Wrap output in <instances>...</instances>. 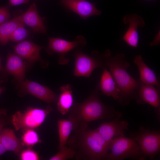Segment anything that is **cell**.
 Masks as SVG:
<instances>
[{
	"label": "cell",
	"instance_id": "26",
	"mask_svg": "<svg viewBox=\"0 0 160 160\" xmlns=\"http://www.w3.org/2000/svg\"><path fill=\"white\" fill-rule=\"evenodd\" d=\"M19 155L20 159L22 160H38L40 159L38 153L30 148L23 150Z\"/></svg>",
	"mask_w": 160,
	"mask_h": 160
},
{
	"label": "cell",
	"instance_id": "15",
	"mask_svg": "<svg viewBox=\"0 0 160 160\" xmlns=\"http://www.w3.org/2000/svg\"><path fill=\"white\" fill-rule=\"evenodd\" d=\"M44 47L31 41L25 40L14 46L13 49L15 53L32 63L41 60L40 52Z\"/></svg>",
	"mask_w": 160,
	"mask_h": 160
},
{
	"label": "cell",
	"instance_id": "2",
	"mask_svg": "<svg viewBox=\"0 0 160 160\" xmlns=\"http://www.w3.org/2000/svg\"><path fill=\"white\" fill-rule=\"evenodd\" d=\"M125 57L123 53L113 56L112 52L109 49H107L103 55L105 65L108 68L119 92V103L123 106L128 105L130 101L135 99L137 83V80L127 71L130 65L125 60Z\"/></svg>",
	"mask_w": 160,
	"mask_h": 160
},
{
	"label": "cell",
	"instance_id": "27",
	"mask_svg": "<svg viewBox=\"0 0 160 160\" xmlns=\"http://www.w3.org/2000/svg\"><path fill=\"white\" fill-rule=\"evenodd\" d=\"M10 17L8 7H0V25L8 20Z\"/></svg>",
	"mask_w": 160,
	"mask_h": 160
},
{
	"label": "cell",
	"instance_id": "8",
	"mask_svg": "<svg viewBox=\"0 0 160 160\" xmlns=\"http://www.w3.org/2000/svg\"><path fill=\"white\" fill-rule=\"evenodd\" d=\"M87 44V41L82 36H78L76 40L70 41L58 38H50L48 44L46 49L47 52L52 55L55 53L59 55L58 63L61 65H66L69 59L66 55L71 51L77 49H82Z\"/></svg>",
	"mask_w": 160,
	"mask_h": 160
},
{
	"label": "cell",
	"instance_id": "32",
	"mask_svg": "<svg viewBox=\"0 0 160 160\" xmlns=\"http://www.w3.org/2000/svg\"><path fill=\"white\" fill-rule=\"evenodd\" d=\"M5 90L4 87H0V95Z\"/></svg>",
	"mask_w": 160,
	"mask_h": 160
},
{
	"label": "cell",
	"instance_id": "9",
	"mask_svg": "<svg viewBox=\"0 0 160 160\" xmlns=\"http://www.w3.org/2000/svg\"><path fill=\"white\" fill-rule=\"evenodd\" d=\"M122 113L117 111L114 119L111 121L103 122L95 129L102 138L110 144L114 138L124 136V132L128 129V123L124 120H121Z\"/></svg>",
	"mask_w": 160,
	"mask_h": 160
},
{
	"label": "cell",
	"instance_id": "30",
	"mask_svg": "<svg viewBox=\"0 0 160 160\" xmlns=\"http://www.w3.org/2000/svg\"><path fill=\"white\" fill-rule=\"evenodd\" d=\"M160 32H158L156 35L152 42L150 44V46H156L158 45L160 43Z\"/></svg>",
	"mask_w": 160,
	"mask_h": 160
},
{
	"label": "cell",
	"instance_id": "17",
	"mask_svg": "<svg viewBox=\"0 0 160 160\" xmlns=\"http://www.w3.org/2000/svg\"><path fill=\"white\" fill-rule=\"evenodd\" d=\"M133 63L139 70V80L143 83L155 86L159 89L160 82L158 77L154 71L144 62L142 56L140 55H136Z\"/></svg>",
	"mask_w": 160,
	"mask_h": 160
},
{
	"label": "cell",
	"instance_id": "6",
	"mask_svg": "<svg viewBox=\"0 0 160 160\" xmlns=\"http://www.w3.org/2000/svg\"><path fill=\"white\" fill-rule=\"evenodd\" d=\"M92 56L87 55L80 49L74 52L75 65L73 75L77 77H85L89 78L93 71L95 69L105 68L106 66L103 55L97 51L93 52Z\"/></svg>",
	"mask_w": 160,
	"mask_h": 160
},
{
	"label": "cell",
	"instance_id": "33",
	"mask_svg": "<svg viewBox=\"0 0 160 160\" xmlns=\"http://www.w3.org/2000/svg\"><path fill=\"white\" fill-rule=\"evenodd\" d=\"M1 69V57H0V71Z\"/></svg>",
	"mask_w": 160,
	"mask_h": 160
},
{
	"label": "cell",
	"instance_id": "16",
	"mask_svg": "<svg viewBox=\"0 0 160 160\" xmlns=\"http://www.w3.org/2000/svg\"><path fill=\"white\" fill-rule=\"evenodd\" d=\"M21 57L14 53L8 55L5 70L9 74L13 76L19 82L24 80L26 63Z\"/></svg>",
	"mask_w": 160,
	"mask_h": 160
},
{
	"label": "cell",
	"instance_id": "4",
	"mask_svg": "<svg viewBox=\"0 0 160 160\" xmlns=\"http://www.w3.org/2000/svg\"><path fill=\"white\" fill-rule=\"evenodd\" d=\"M52 110L49 105L44 109L29 107L23 112H16L12 116L11 122L16 131L34 129L42 124Z\"/></svg>",
	"mask_w": 160,
	"mask_h": 160
},
{
	"label": "cell",
	"instance_id": "29",
	"mask_svg": "<svg viewBox=\"0 0 160 160\" xmlns=\"http://www.w3.org/2000/svg\"><path fill=\"white\" fill-rule=\"evenodd\" d=\"M30 0H9L8 5L14 6L27 3Z\"/></svg>",
	"mask_w": 160,
	"mask_h": 160
},
{
	"label": "cell",
	"instance_id": "31",
	"mask_svg": "<svg viewBox=\"0 0 160 160\" xmlns=\"http://www.w3.org/2000/svg\"><path fill=\"white\" fill-rule=\"evenodd\" d=\"M7 151L0 140V156Z\"/></svg>",
	"mask_w": 160,
	"mask_h": 160
},
{
	"label": "cell",
	"instance_id": "25",
	"mask_svg": "<svg viewBox=\"0 0 160 160\" xmlns=\"http://www.w3.org/2000/svg\"><path fill=\"white\" fill-rule=\"evenodd\" d=\"M28 33V31L24 27V25H22L14 31L10 36L9 40L17 42H21L27 37Z\"/></svg>",
	"mask_w": 160,
	"mask_h": 160
},
{
	"label": "cell",
	"instance_id": "23",
	"mask_svg": "<svg viewBox=\"0 0 160 160\" xmlns=\"http://www.w3.org/2000/svg\"><path fill=\"white\" fill-rule=\"evenodd\" d=\"M21 139L23 145L28 146H33L41 142L38 133L33 129H28L23 132Z\"/></svg>",
	"mask_w": 160,
	"mask_h": 160
},
{
	"label": "cell",
	"instance_id": "14",
	"mask_svg": "<svg viewBox=\"0 0 160 160\" xmlns=\"http://www.w3.org/2000/svg\"><path fill=\"white\" fill-rule=\"evenodd\" d=\"M61 1L66 8L84 19L90 16L99 15L101 13L93 4L84 0Z\"/></svg>",
	"mask_w": 160,
	"mask_h": 160
},
{
	"label": "cell",
	"instance_id": "12",
	"mask_svg": "<svg viewBox=\"0 0 160 160\" xmlns=\"http://www.w3.org/2000/svg\"><path fill=\"white\" fill-rule=\"evenodd\" d=\"M20 83L21 87L25 92L48 104L57 100V95L45 86L28 79Z\"/></svg>",
	"mask_w": 160,
	"mask_h": 160
},
{
	"label": "cell",
	"instance_id": "21",
	"mask_svg": "<svg viewBox=\"0 0 160 160\" xmlns=\"http://www.w3.org/2000/svg\"><path fill=\"white\" fill-rule=\"evenodd\" d=\"M24 25L17 16L0 25V42L3 45L7 44L10 36L14 31L20 26Z\"/></svg>",
	"mask_w": 160,
	"mask_h": 160
},
{
	"label": "cell",
	"instance_id": "5",
	"mask_svg": "<svg viewBox=\"0 0 160 160\" xmlns=\"http://www.w3.org/2000/svg\"><path fill=\"white\" fill-rule=\"evenodd\" d=\"M109 150L105 158L106 160H119L128 158L143 159L137 142L133 138L119 136L113 139L109 144Z\"/></svg>",
	"mask_w": 160,
	"mask_h": 160
},
{
	"label": "cell",
	"instance_id": "13",
	"mask_svg": "<svg viewBox=\"0 0 160 160\" xmlns=\"http://www.w3.org/2000/svg\"><path fill=\"white\" fill-rule=\"evenodd\" d=\"M24 25L30 27L37 33H46L47 29L42 18L39 15L35 3L31 4L24 12L17 16Z\"/></svg>",
	"mask_w": 160,
	"mask_h": 160
},
{
	"label": "cell",
	"instance_id": "19",
	"mask_svg": "<svg viewBox=\"0 0 160 160\" xmlns=\"http://www.w3.org/2000/svg\"><path fill=\"white\" fill-rule=\"evenodd\" d=\"M99 89L104 95L112 97L119 103L120 94L115 82L110 71L105 68L98 84Z\"/></svg>",
	"mask_w": 160,
	"mask_h": 160
},
{
	"label": "cell",
	"instance_id": "7",
	"mask_svg": "<svg viewBox=\"0 0 160 160\" xmlns=\"http://www.w3.org/2000/svg\"><path fill=\"white\" fill-rule=\"evenodd\" d=\"M132 137L137 142L143 155L153 159L158 154L160 150V132L151 131L143 127Z\"/></svg>",
	"mask_w": 160,
	"mask_h": 160
},
{
	"label": "cell",
	"instance_id": "22",
	"mask_svg": "<svg viewBox=\"0 0 160 160\" xmlns=\"http://www.w3.org/2000/svg\"><path fill=\"white\" fill-rule=\"evenodd\" d=\"M59 137L58 149L66 145L68 138L73 128L72 121L68 119H61L57 122Z\"/></svg>",
	"mask_w": 160,
	"mask_h": 160
},
{
	"label": "cell",
	"instance_id": "18",
	"mask_svg": "<svg viewBox=\"0 0 160 160\" xmlns=\"http://www.w3.org/2000/svg\"><path fill=\"white\" fill-rule=\"evenodd\" d=\"M0 140L7 151L19 155L24 149L22 142L16 136L14 131L9 128L3 129L0 134Z\"/></svg>",
	"mask_w": 160,
	"mask_h": 160
},
{
	"label": "cell",
	"instance_id": "1",
	"mask_svg": "<svg viewBox=\"0 0 160 160\" xmlns=\"http://www.w3.org/2000/svg\"><path fill=\"white\" fill-rule=\"evenodd\" d=\"M87 124L83 122L74 125L73 134L67 142L69 147L74 151L77 160L105 159L109 144L95 129H89Z\"/></svg>",
	"mask_w": 160,
	"mask_h": 160
},
{
	"label": "cell",
	"instance_id": "10",
	"mask_svg": "<svg viewBox=\"0 0 160 160\" xmlns=\"http://www.w3.org/2000/svg\"><path fill=\"white\" fill-rule=\"evenodd\" d=\"M159 89L154 86L137 80L135 99L139 104L148 103L156 109L160 108Z\"/></svg>",
	"mask_w": 160,
	"mask_h": 160
},
{
	"label": "cell",
	"instance_id": "3",
	"mask_svg": "<svg viewBox=\"0 0 160 160\" xmlns=\"http://www.w3.org/2000/svg\"><path fill=\"white\" fill-rule=\"evenodd\" d=\"M99 90L98 84L85 101L74 103L68 113V119L73 125L98 119H110L115 116L116 111L113 107L106 106L101 101Z\"/></svg>",
	"mask_w": 160,
	"mask_h": 160
},
{
	"label": "cell",
	"instance_id": "20",
	"mask_svg": "<svg viewBox=\"0 0 160 160\" xmlns=\"http://www.w3.org/2000/svg\"><path fill=\"white\" fill-rule=\"evenodd\" d=\"M60 90L57 108L59 113L64 115L68 113L74 104L72 87L69 84L63 85L60 87Z\"/></svg>",
	"mask_w": 160,
	"mask_h": 160
},
{
	"label": "cell",
	"instance_id": "28",
	"mask_svg": "<svg viewBox=\"0 0 160 160\" xmlns=\"http://www.w3.org/2000/svg\"><path fill=\"white\" fill-rule=\"evenodd\" d=\"M8 123L7 112L4 109H0V134L3 128Z\"/></svg>",
	"mask_w": 160,
	"mask_h": 160
},
{
	"label": "cell",
	"instance_id": "11",
	"mask_svg": "<svg viewBox=\"0 0 160 160\" xmlns=\"http://www.w3.org/2000/svg\"><path fill=\"white\" fill-rule=\"evenodd\" d=\"M124 24H129L128 29L122 38L130 46L136 48L138 46L139 36L138 32L139 27H143L145 23L143 18L136 14H128L123 18Z\"/></svg>",
	"mask_w": 160,
	"mask_h": 160
},
{
	"label": "cell",
	"instance_id": "24",
	"mask_svg": "<svg viewBox=\"0 0 160 160\" xmlns=\"http://www.w3.org/2000/svg\"><path fill=\"white\" fill-rule=\"evenodd\" d=\"M56 154L50 158L49 160H65L73 159L75 156L74 151L66 145L59 149Z\"/></svg>",
	"mask_w": 160,
	"mask_h": 160
}]
</instances>
